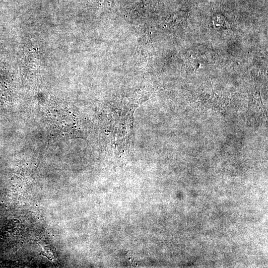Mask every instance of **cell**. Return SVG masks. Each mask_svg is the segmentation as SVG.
Instances as JSON below:
<instances>
[{
  "label": "cell",
  "instance_id": "cell-1",
  "mask_svg": "<svg viewBox=\"0 0 268 268\" xmlns=\"http://www.w3.org/2000/svg\"><path fill=\"white\" fill-rule=\"evenodd\" d=\"M213 22L214 26L218 27L228 28L229 25L224 17L220 15L214 16L213 18Z\"/></svg>",
  "mask_w": 268,
  "mask_h": 268
}]
</instances>
